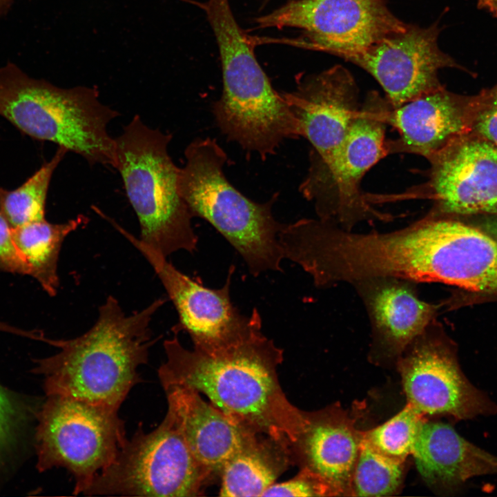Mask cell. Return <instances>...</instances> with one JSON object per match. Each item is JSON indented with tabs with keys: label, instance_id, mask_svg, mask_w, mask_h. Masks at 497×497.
I'll list each match as a JSON object with an SVG mask.
<instances>
[{
	"label": "cell",
	"instance_id": "cell-1",
	"mask_svg": "<svg viewBox=\"0 0 497 497\" xmlns=\"http://www.w3.org/2000/svg\"><path fill=\"white\" fill-rule=\"evenodd\" d=\"M257 324L237 339L211 348L182 346L177 333L164 342L166 360L158 369L163 388L182 386L204 394L231 420L257 436L290 447L304 422V411L287 399L277 368L283 349Z\"/></svg>",
	"mask_w": 497,
	"mask_h": 497
},
{
	"label": "cell",
	"instance_id": "cell-2",
	"mask_svg": "<svg viewBox=\"0 0 497 497\" xmlns=\"http://www.w3.org/2000/svg\"><path fill=\"white\" fill-rule=\"evenodd\" d=\"M160 298L126 315L110 295L99 309L95 324L68 340L47 338L59 349L37 360L33 372L44 376L47 396L61 395L119 410L132 388L142 382L139 366L146 364L156 342L150 324L165 303Z\"/></svg>",
	"mask_w": 497,
	"mask_h": 497
},
{
	"label": "cell",
	"instance_id": "cell-3",
	"mask_svg": "<svg viewBox=\"0 0 497 497\" xmlns=\"http://www.w3.org/2000/svg\"><path fill=\"white\" fill-rule=\"evenodd\" d=\"M219 48L221 97L213 105L215 121L226 137L262 159L286 139L300 138L296 120L257 62L254 39L237 23L228 0L202 5Z\"/></svg>",
	"mask_w": 497,
	"mask_h": 497
},
{
	"label": "cell",
	"instance_id": "cell-4",
	"mask_svg": "<svg viewBox=\"0 0 497 497\" xmlns=\"http://www.w3.org/2000/svg\"><path fill=\"white\" fill-rule=\"evenodd\" d=\"M184 155L178 186L192 217L211 224L242 256L252 275L282 271L278 235L284 224L272 213L277 194L257 203L237 190L224 175L227 155L215 139H195Z\"/></svg>",
	"mask_w": 497,
	"mask_h": 497
},
{
	"label": "cell",
	"instance_id": "cell-5",
	"mask_svg": "<svg viewBox=\"0 0 497 497\" xmlns=\"http://www.w3.org/2000/svg\"><path fill=\"white\" fill-rule=\"evenodd\" d=\"M0 115L26 135L49 141L90 165L115 166V138L108 124L118 113L94 87H57L28 77L12 64L0 68Z\"/></svg>",
	"mask_w": 497,
	"mask_h": 497
},
{
	"label": "cell",
	"instance_id": "cell-6",
	"mask_svg": "<svg viewBox=\"0 0 497 497\" xmlns=\"http://www.w3.org/2000/svg\"><path fill=\"white\" fill-rule=\"evenodd\" d=\"M171 139L137 115L115 138L114 168L138 218L139 239L166 257L180 250L193 253L198 242L179 193V168L168 152Z\"/></svg>",
	"mask_w": 497,
	"mask_h": 497
},
{
	"label": "cell",
	"instance_id": "cell-7",
	"mask_svg": "<svg viewBox=\"0 0 497 497\" xmlns=\"http://www.w3.org/2000/svg\"><path fill=\"white\" fill-rule=\"evenodd\" d=\"M391 107L377 91L369 92L333 157L324 163L310 161L299 189L314 203L319 219L352 231L360 222L391 217L372 208L360 189L367 172L388 155L385 131Z\"/></svg>",
	"mask_w": 497,
	"mask_h": 497
},
{
	"label": "cell",
	"instance_id": "cell-8",
	"mask_svg": "<svg viewBox=\"0 0 497 497\" xmlns=\"http://www.w3.org/2000/svg\"><path fill=\"white\" fill-rule=\"evenodd\" d=\"M213 478L190 449L173 415L146 433L139 425L86 496L193 497Z\"/></svg>",
	"mask_w": 497,
	"mask_h": 497
},
{
	"label": "cell",
	"instance_id": "cell-9",
	"mask_svg": "<svg viewBox=\"0 0 497 497\" xmlns=\"http://www.w3.org/2000/svg\"><path fill=\"white\" fill-rule=\"evenodd\" d=\"M37 413V467L66 469L73 494H83L115 459L128 439L118 410L79 399L49 395Z\"/></svg>",
	"mask_w": 497,
	"mask_h": 497
},
{
	"label": "cell",
	"instance_id": "cell-10",
	"mask_svg": "<svg viewBox=\"0 0 497 497\" xmlns=\"http://www.w3.org/2000/svg\"><path fill=\"white\" fill-rule=\"evenodd\" d=\"M258 28H298L293 43L341 57L358 52L408 24L388 9L384 0H293L257 17Z\"/></svg>",
	"mask_w": 497,
	"mask_h": 497
},
{
	"label": "cell",
	"instance_id": "cell-11",
	"mask_svg": "<svg viewBox=\"0 0 497 497\" xmlns=\"http://www.w3.org/2000/svg\"><path fill=\"white\" fill-rule=\"evenodd\" d=\"M398 369L407 403L422 416L458 421L497 414V403L467 378L435 320L398 357Z\"/></svg>",
	"mask_w": 497,
	"mask_h": 497
},
{
	"label": "cell",
	"instance_id": "cell-12",
	"mask_svg": "<svg viewBox=\"0 0 497 497\" xmlns=\"http://www.w3.org/2000/svg\"><path fill=\"white\" fill-rule=\"evenodd\" d=\"M115 228L146 259L163 284L177 311L179 322L174 333L184 331L194 347L211 349L241 337L262 322L254 308L249 315L240 313L230 296L235 267L231 265L222 288L210 289L179 271L166 257L116 224Z\"/></svg>",
	"mask_w": 497,
	"mask_h": 497
},
{
	"label": "cell",
	"instance_id": "cell-13",
	"mask_svg": "<svg viewBox=\"0 0 497 497\" xmlns=\"http://www.w3.org/2000/svg\"><path fill=\"white\" fill-rule=\"evenodd\" d=\"M440 29L408 25L362 50L340 57L363 68L383 88L392 108L442 88L438 77L443 68L458 67L438 44Z\"/></svg>",
	"mask_w": 497,
	"mask_h": 497
},
{
	"label": "cell",
	"instance_id": "cell-14",
	"mask_svg": "<svg viewBox=\"0 0 497 497\" xmlns=\"http://www.w3.org/2000/svg\"><path fill=\"white\" fill-rule=\"evenodd\" d=\"M429 180L419 193L442 215L497 213V147L487 141L455 139L428 159Z\"/></svg>",
	"mask_w": 497,
	"mask_h": 497
},
{
	"label": "cell",
	"instance_id": "cell-15",
	"mask_svg": "<svg viewBox=\"0 0 497 497\" xmlns=\"http://www.w3.org/2000/svg\"><path fill=\"white\" fill-rule=\"evenodd\" d=\"M296 120L299 137L311 144L310 160L327 162L342 144L361 104L349 71L335 65L298 77L295 88L282 93Z\"/></svg>",
	"mask_w": 497,
	"mask_h": 497
},
{
	"label": "cell",
	"instance_id": "cell-16",
	"mask_svg": "<svg viewBox=\"0 0 497 497\" xmlns=\"http://www.w3.org/2000/svg\"><path fill=\"white\" fill-rule=\"evenodd\" d=\"M417 284L388 277L352 284L366 308L375 349L399 357L435 320L439 306L421 300Z\"/></svg>",
	"mask_w": 497,
	"mask_h": 497
},
{
	"label": "cell",
	"instance_id": "cell-17",
	"mask_svg": "<svg viewBox=\"0 0 497 497\" xmlns=\"http://www.w3.org/2000/svg\"><path fill=\"white\" fill-rule=\"evenodd\" d=\"M362 431L337 408L304 411V422L291 449L294 463L320 477L335 496H353L352 478Z\"/></svg>",
	"mask_w": 497,
	"mask_h": 497
},
{
	"label": "cell",
	"instance_id": "cell-18",
	"mask_svg": "<svg viewBox=\"0 0 497 497\" xmlns=\"http://www.w3.org/2000/svg\"><path fill=\"white\" fill-rule=\"evenodd\" d=\"M173 415L190 449L212 478L224 465L258 437L243 429L197 391L182 386L164 388Z\"/></svg>",
	"mask_w": 497,
	"mask_h": 497
},
{
	"label": "cell",
	"instance_id": "cell-19",
	"mask_svg": "<svg viewBox=\"0 0 497 497\" xmlns=\"http://www.w3.org/2000/svg\"><path fill=\"white\" fill-rule=\"evenodd\" d=\"M387 124L398 132L386 142L388 155L409 153L427 159L458 139L466 128L461 99L442 87L397 108H391Z\"/></svg>",
	"mask_w": 497,
	"mask_h": 497
},
{
	"label": "cell",
	"instance_id": "cell-20",
	"mask_svg": "<svg viewBox=\"0 0 497 497\" xmlns=\"http://www.w3.org/2000/svg\"><path fill=\"white\" fill-rule=\"evenodd\" d=\"M412 455L425 482L447 491L460 489L472 478L497 474L496 456L444 422H422Z\"/></svg>",
	"mask_w": 497,
	"mask_h": 497
},
{
	"label": "cell",
	"instance_id": "cell-21",
	"mask_svg": "<svg viewBox=\"0 0 497 497\" xmlns=\"http://www.w3.org/2000/svg\"><path fill=\"white\" fill-rule=\"evenodd\" d=\"M293 463L290 446L269 437L260 436L224 465L220 474L219 495L262 496Z\"/></svg>",
	"mask_w": 497,
	"mask_h": 497
},
{
	"label": "cell",
	"instance_id": "cell-22",
	"mask_svg": "<svg viewBox=\"0 0 497 497\" xmlns=\"http://www.w3.org/2000/svg\"><path fill=\"white\" fill-rule=\"evenodd\" d=\"M88 222V217L79 215L61 224L43 219L14 228V240L28 265L29 275L50 296L56 295L59 286L57 262L64 240Z\"/></svg>",
	"mask_w": 497,
	"mask_h": 497
},
{
	"label": "cell",
	"instance_id": "cell-23",
	"mask_svg": "<svg viewBox=\"0 0 497 497\" xmlns=\"http://www.w3.org/2000/svg\"><path fill=\"white\" fill-rule=\"evenodd\" d=\"M67 152L59 146L50 161L17 189L9 191L0 187L1 207L14 228L45 219L49 184L55 170Z\"/></svg>",
	"mask_w": 497,
	"mask_h": 497
},
{
	"label": "cell",
	"instance_id": "cell-24",
	"mask_svg": "<svg viewBox=\"0 0 497 497\" xmlns=\"http://www.w3.org/2000/svg\"><path fill=\"white\" fill-rule=\"evenodd\" d=\"M404 462L387 458L361 440L352 478V494L358 496H389L397 491Z\"/></svg>",
	"mask_w": 497,
	"mask_h": 497
},
{
	"label": "cell",
	"instance_id": "cell-25",
	"mask_svg": "<svg viewBox=\"0 0 497 497\" xmlns=\"http://www.w3.org/2000/svg\"><path fill=\"white\" fill-rule=\"evenodd\" d=\"M423 416L407 403L383 424L362 431V440L379 454L405 462L412 454L418 430L425 420Z\"/></svg>",
	"mask_w": 497,
	"mask_h": 497
},
{
	"label": "cell",
	"instance_id": "cell-26",
	"mask_svg": "<svg viewBox=\"0 0 497 497\" xmlns=\"http://www.w3.org/2000/svg\"><path fill=\"white\" fill-rule=\"evenodd\" d=\"M331 488L318 475L306 467L290 480L274 483L262 496H334Z\"/></svg>",
	"mask_w": 497,
	"mask_h": 497
},
{
	"label": "cell",
	"instance_id": "cell-27",
	"mask_svg": "<svg viewBox=\"0 0 497 497\" xmlns=\"http://www.w3.org/2000/svg\"><path fill=\"white\" fill-rule=\"evenodd\" d=\"M25 414L22 405L0 386V463L14 444Z\"/></svg>",
	"mask_w": 497,
	"mask_h": 497
},
{
	"label": "cell",
	"instance_id": "cell-28",
	"mask_svg": "<svg viewBox=\"0 0 497 497\" xmlns=\"http://www.w3.org/2000/svg\"><path fill=\"white\" fill-rule=\"evenodd\" d=\"M13 231L0 205V270L29 275L28 265L15 244Z\"/></svg>",
	"mask_w": 497,
	"mask_h": 497
},
{
	"label": "cell",
	"instance_id": "cell-29",
	"mask_svg": "<svg viewBox=\"0 0 497 497\" xmlns=\"http://www.w3.org/2000/svg\"><path fill=\"white\" fill-rule=\"evenodd\" d=\"M493 105L480 116L476 128L487 142L497 146V96Z\"/></svg>",
	"mask_w": 497,
	"mask_h": 497
},
{
	"label": "cell",
	"instance_id": "cell-30",
	"mask_svg": "<svg viewBox=\"0 0 497 497\" xmlns=\"http://www.w3.org/2000/svg\"><path fill=\"white\" fill-rule=\"evenodd\" d=\"M0 331L7 332L26 338L28 337L30 335L29 331L17 328L3 322H0Z\"/></svg>",
	"mask_w": 497,
	"mask_h": 497
},
{
	"label": "cell",
	"instance_id": "cell-31",
	"mask_svg": "<svg viewBox=\"0 0 497 497\" xmlns=\"http://www.w3.org/2000/svg\"><path fill=\"white\" fill-rule=\"evenodd\" d=\"M478 6L497 17V0H478Z\"/></svg>",
	"mask_w": 497,
	"mask_h": 497
},
{
	"label": "cell",
	"instance_id": "cell-32",
	"mask_svg": "<svg viewBox=\"0 0 497 497\" xmlns=\"http://www.w3.org/2000/svg\"><path fill=\"white\" fill-rule=\"evenodd\" d=\"M484 228V231L497 242V219L487 222Z\"/></svg>",
	"mask_w": 497,
	"mask_h": 497
},
{
	"label": "cell",
	"instance_id": "cell-33",
	"mask_svg": "<svg viewBox=\"0 0 497 497\" xmlns=\"http://www.w3.org/2000/svg\"><path fill=\"white\" fill-rule=\"evenodd\" d=\"M13 0H0V17L3 14Z\"/></svg>",
	"mask_w": 497,
	"mask_h": 497
},
{
	"label": "cell",
	"instance_id": "cell-34",
	"mask_svg": "<svg viewBox=\"0 0 497 497\" xmlns=\"http://www.w3.org/2000/svg\"><path fill=\"white\" fill-rule=\"evenodd\" d=\"M496 94H497V92H496ZM496 96H497V95H496Z\"/></svg>",
	"mask_w": 497,
	"mask_h": 497
},
{
	"label": "cell",
	"instance_id": "cell-35",
	"mask_svg": "<svg viewBox=\"0 0 497 497\" xmlns=\"http://www.w3.org/2000/svg\"><path fill=\"white\" fill-rule=\"evenodd\" d=\"M268 1V0H267Z\"/></svg>",
	"mask_w": 497,
	"mask_h": 497
}]
</instances>
